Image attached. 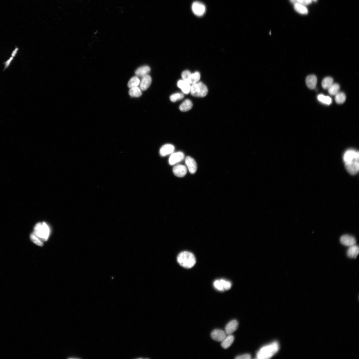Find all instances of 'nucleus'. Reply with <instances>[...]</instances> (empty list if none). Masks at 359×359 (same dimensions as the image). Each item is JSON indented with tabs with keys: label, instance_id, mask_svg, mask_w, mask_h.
<instances>
[{
	"label": "nucleus",
	"instance_id": "1",
	"mask_svg": "<svg viewBox=\"0 0 359 359\" xmlns=\"http://www.w3.org/2000/svg\"><path fill=\"white\" fill-rule=\"evenodd\" d=\"M279 345L277 342H274L262 347L257 352V358L268 359L272 357L279 349Z\"/></svg>",
	"mask_w": 359,
	"mask_h": 359
},
{
	"label": "nucleus",
	"instance_id": "2",
	"mask_svg": "<svg viewBox=\"0 0 359 359\" xmlns=\"http://www.w3.org/2000/svg\"><path fill=\"white\" fill-rule=\"evenodd\" d=\"M177 260L180 265L186 268H191L196 263V259L194 255L187 251L180 253L177 256Z\"/></svg>",
	"mask_w": 359,
	"mask_h": 359
},
{
	"label": "nucleus",
	"instance_id": "3",
	"mask_svg": "<svg viewBox=\"0 0 359 359\" xmlns=\"http://www.w3.org/2000/svg\"><path fill=\"white\" fill-rule=\"evenodd\" d=\"M33 233L42 241H47L50 236V229L47 224L39 223L35 225Z\"/></svg>",
	"mask_w": 359,
	"mask_h": 359
},
{
	"label": "nucleus",
	"instance_id": "4",
	"mask_svg": "<svg viewBox=\"0 0 359 359\" xmlns=\"http://www.w3.org/2000/svg\"><path fill=\"white\" fill-rule=\"evenodd\" d=\"M191 95L197 97H204L208 93V87L203 83L198 82L191 86L190 92Z\"/></svg>",
	"mask_w": 359,
	"mask_h": 359
},
{
	"label": "nucleus",
	"instance_id": "5",
	"mask_svg": "<svg viewBox=\"0 0 359 359\" xmlns=\"http://www.w3.org/2000/svg\"><path fill=\"white\" fill-rule=\"evenodd\" d=\"M183 80H184L190 84H193L199 82L201 78L200 73L196 72L192 73L188 70L183 71L181 75Z\"/></svg>",
	"mask_w": 359,
	"mask_h": 359
},
{
	"label": "nucleus",
	"instance_id": "6",
	"mask_svg": "<svg viewBox=\"0 0 359 359\" xmlns=\"http://www.w3.org/2000/svg\"><path fill=\"white\" fill-rule=\"evenodd\" d=\"M359 153L358 151L350 149L345 153L343 156L344 163L352 162L353 160L359 161Z\"/></svg>",
	"mask_w": 359,
	"mask_h": 359
},
{
	"label": "nucleus",
	"instance_id": "7",
	"mask_svg": "<svg viewBox=\"0 0 359 359\" xmlns=\"http://www.w3.org/2000/svg\"><path fill=\"white\" fill-rule=\"evenodd\" d=\"M214 286L216 289L219 291L228 290L231 288L232 283L224 279L217 280L214 283Z\"/></svg>",
	"mask_w": 359,
	"mask_h": 359
},
{
	"label": "nucleus",
	"instance_id": "8",
	"mask_svg": "<svg viewBox=\"0 0 359 359\" xmlns=\"http://www.w3.org/2000/svg\"><path fill=\"white\" fill-rule=\"evenodd\" d=\"M192 10L197 16H203L206 11V7L203 4L198 2L193 3L192 5Z\"/></svg>",
	"mask_w": 359,
	"mask_h": 359
},
{
	"label": "nucleus",
	"instance_id": "9",
	"mask_svg": "<svg viewBox=\"0 0 359 359\" xmlns=\"http://www.w3.org/2000/svg\"><path fill=\"white\" fill-rule=\"evenodd\" d=\"M345 166L347 171L352 175H355L359 171V161L353 160L350 162L345 163Z\"/></svg>",
	"mask_w": 359,
	"mask_h": 359
},
{
	"label": "nucleus",
	"instance_id": "10",
	"mask_svg": "<svg viewBox=\"0 0 359 359\" xmlns=\"http://www.w3.org/2000/svg\"><path fill=\"white\" fill-rule=\"evenodd\" d=\"M184 158L185 155L181 152L173 153L169 158V163L172 165L181 162Z\"/></svg>",
	"mask_w": 359,
	"mask_h": 359
},
{
	"label": "nucleus",
	"instance_id": "11",
	"mask_svg": "<svg viewBox=\"0 0 359 359\" xmlns=\"http://www.w3.org/2000/svg\"><path fill=\"white\" fill-rule=\"evenodd\" d=\"M224 331L219 329H216L211 332V336L215 341L221 342L223 341L227 337Z\"/></svg>",
	"mask_w": 359,
	"mask_h": 359
},
{
	"label": "nucleus",
	"instance_id": "12",
	"mask_svg": "<svg viewBox=\"0 0 359 359\" xmlns=\"http://www.w3.org/2000/svg\"><path fill=\"white\" fill-rule=\"evenodd\" d=\"M340 242L344 246H350L356 245V241L354 237L349 235H344L340 238Z\"/></svg>",
	"mask_w": 359,
	"mask_h": 359
},
{
	"label": "nucleus",
	"instance_id": "13",
	"mask_svg": "<svg viewBox=\"0 0 359 359\" xmlns=\"http://www.w3.org/2000/svg\"><path fill=\"white\" fill-rule=\"evenodd\" d=\"M186 164L191 173L194 174L197 169V164L195 161L190 156H187L185 159Z\"/></svg>",
	"mask_w": 359,
	"mask_h": 359
},
{
	"label": "nucleus",
	"instance_id": "14",
	"mask_svg": "<svg viewBox=\"0 0 359 359\" xmlns=\"http://www.w3.org/2000/svg\"><path fill=\"white\" fill-rule=\"evenodd\" d=\"M173 172L175 175L179 177L184 176L187 173V169L185 166L178 165L173 168Z\"/></svg>",
	"mask_w": 359,
	"mask_h": 359
},
{
	"label": "nucleus",
	"instance_id": "15",
	"mask_svg": "<svg viewBox=\"0 0 359 359\" xmlns=\"http://www.w3.org/2000/svg\"><path fill=\"white\" fill-rule=\"evenodd\" d=\"M238 327V323L236 320H233L228 323L225 328V333L228 335H231L236 331Z\"/></svg>",
	"mask_w": 359,
	"mask_h": 359
},
{
	"label": "nucleus",
	"instance_id": "16",
	"mask_svg": "<svg viewBox=\"0 0 359 359\" xmlns=\"http://www.w3.org/2000/svg\"><path fill=\"white\" fill-rule=\"evenodd\" d=\"M151 82L152 79L150 75H147L142 77L140 83V88L142 91L146 90L150 86Z\"/></svg>",
	"mask_w": 359,
	"mask_h": 359
},
{
	"label": "nucleus",
	"instance_id": "17",
	"mask_svg": "<svg viewBox=\"0 0 359 359\" xmlns=\"http://www.w3.org/2000/svg\"><path fill=\"white\" fill-rule=\"evenodd\" d=\"M175 147L171 144H166L163 146L160 149V153L162 156H166L174 152Z\"/></svg>",
	"mask_w": 359,
	"mask_h": 359
},
{
	"label": "nucleus",
	"instance_id": "18",
	"mask_svg": "<svg viewBox=\"0 0 359 359\" xmlns=\"http://www.w3.org/2000/svg\"><path fill=\"white\" fill-rule=\"evenodd\" d=\"M178 87L184 93L186 94L190 92L191 86L189 83L184 80H179L177 84Z\"/></svg>",
	"mask_w": 359,
	"mask_h": 359
},
{
	"label": "nucleus",
	"instance_id": "19",
	"mask_svg": "<svg viewBox=\"0 0 359 359\" xmlns=\"http://www.w3.org/2000/svg\"><path fill=\"white\" fill-rule=\"evenodd\" d=\"M317 78L316 76L314 75L308 76L306 78V84L307 86L310 89H314L315 88L317 84Z\"/></svg>",
	"mask_w": 359,
	"mask_h": 359
},
{
	"label": "nucleus",
	"instance_id": "20",
	"mask_svg": "<svg viewBox=\"0 0 359 359\" xmlns=\"http://www.w3.org/2000/svg\"><path fill=\"white\" fill-rule=\"evenodd\" d=\"M150 71V68L148 66L145 65L138 68L136 70L135 73L137 76L143 77L148 75Z\"/></svg>",
	"mask_w": 359,
	"mask_h": 359
},
{
	"label": "nucleus",
	"instance_id": "21",
	"mask_svg": "<svg viewBox=\"0 0 359 359\" xmlns=\"http://www.w3.org/2000/svg\"><path fill=\"white\" fill-rule=\"evenodd\" d=\"M359 247L356 245L349 246L347 251L348 256L351 258L355 259L359 254Z\"/></svg>",
	"mask_w": 359,
	"mask_h": 359
},
{
	"label": "nucleus",
	"instance_id": "22",
	"mask_svg": "<svg viewBox=\"0 0 359 359\" xmlns=\"http://www.w3.org/2000/svg\"><path fill=\"white\" fill-rule=\"evenodd\" d=\"M193 105L191 101L187 99L180 106L179 109L182 112H187L192 108Z\"/></svg>",
	"mask_w": 359,
	"mask_h": 359
},
{
	"label": "nucleus",
	"instance_id": "23",
	"mask_svg": "<svg viewBox=\"0 0 359 359\" xmlns=\"http://www.w3.org/2000/svg\"><path fill=\"white\" fill-rule=\"evenodd\" d=\"M234 340L233 336L229 335L226 337L222 341L221 346L224 349H227L231 346L233 343Z\"/></svg>",
	"mask_w": 359,
	"mask_h": 359
},
{
	"label": "nucleus",
	"instance_id": "24",
	"mask_svg": "<svg viewBox=\"0 0 359 359\" xmlns=\"http://www.w3.org/2000/svg\"><path fill=\"white\" fill-rule=\"evenodd\" d=\"M294 8L296 11L301 14L306 15L308 13L307 8L303 4L300 3H295Z\"/></svg>",
	"mask_w": 359,
	"mask_h": 359
},
{
	"label": "nucleus",
	"instance_id": "25",
	"mask_svg": "<svg viewBox=\"0 0 359 359\" xmlns=\"http://www.w3.org/2000/svg\"><path fill=\"white\" fill-rule=\"evenodd\" d=\"M141 89L138 86L132 87L129 91V94L133 97H139L142 94Z\"/></svg>",
	"mask_w": 359,
	"mask_h": 359
},
{
	"label": "nucleus",
	"instance_id": "26",
	"mask_svg": "<svg viewBox=\"0 0 359 359\" xmlns=\"http://www.w3.org/2000/svg\"><path fill=\"white\" fill-rule=\"evenodd\" d=\"M334 80L332 78L326 77L322 81L321 86L325 89H328L329 87L333 84Z\"/></svg>",
	"mask_w": 359,
	"mask_h": 359
},
{
	"label": "nucleus",
	"instance_id": "27",
	"mask_svg": "<svg viewBox=\"0 0 359 359\" xmlns=\"http://www.w3.org/2000/svg\"><path fill=\"white\" fill-rule=\"evenodd\" d=\"M340 90L339 85L338 84H333L328 88L329 94L331 95H335L339 92Z\"/></svg>",
	"mask_w": 359,
	"mask_h": 359
},
{
	"label": "nucleus",
	"instance_id": "28",
	"mask_svg": "<svg viewBox=\"0 0 359 359\" xmlns=\"http://www.w3.org/2000/svg\"><path fill=\"white\" fill-rule=\"evenodd\" d=\"M140 83V81L137 77H133L129 81L128 86L130 88L133 87L138 86Z\"/></svg>",
	"mask_w": 359,
	"mask_h": 359
},
{
	"label": "nucleus",
	"instance_id": "29",
	"mask_svg": "<svg viewBox=\"0 0 359 359\" xmlns=\"http://www.w3.org/2000/svg\"><path fill=\"white\" fill-rule=\"evenodd\" d=\"M317 99L320 102L329 105L332 102V100L329 96L322 94L319 95Z\"/></svg>",
	"mask_w": 359,
	"mask_h": 359
},
{
	"label": "nucleus",
	"instance_id": "30",
	"mask_svg": "<svg viewBox=\"0 0 359 359\" xmlns=\"http://www.w3.org/2000/svg\"><path fill=\"white\" fill-rule=\"evenodd\" d=\"M30 238L31 241L35 245L40 246H43V243L42 241L33 233L30 234Z\"/></svg>",
	"mask_w": 359,
	"mask_h": 359
},
{
	"label": "nucleus",
	"instance_id": "31",
	"mask_svg": "<svg viewBox=\"0 0 359 359\" xmlns=\"http://www.w3.org/2000/svg\"><path fill=\"white\" fill-rule=\"evenodd\" d=\"M335 96V102L338 104H342L346 101V95L343 92H339Z\"/></svg>",
	"mask_w": 359,
	"mask_h": 359
},
{
	"label": "nucleus",
	"instance_id": "32",
	"mask_svg": "<svg viewBox=\"0 0 359 359\" xmlns=\"http://www.w3.org/2000/svg\"><path fill=\"white\" fill-rule=\"evenodd\" d=\"M184 97L183 94L180 93H176L172 94L170 96V100L171 102H175L177 100L182 99Z\"/></svg>",
	"mask_w": 359,
	"mask_h": 359
},
{
	"label": "nucleus",
	"instance_id": "33",
	"mask_svg": "<svg viewBox=\"0 0 359 359\" xmlns=\"http://www.w3.org/2000/svg\"><path fill=\"white\" fill-rule=\"evenodd\" d=\"M293 3H299L305 5H308L311 3L312 0H291Z\"/></svg>",
	"mask_w": 359,
	"mask_h": 359
},
{
	"label": "nucleus",
	"instance_id": "34",
	"mask_svg": "<svg viewBox=\"0 0 359 359\" xmlns=\"http://www.w3.org/2000/svg\"><path fill=\"white\" fill-rule=\"evenodd\" d=\"M13 59V57H11L10 58H9L7 61L4 63V67L3 71L6 70V69L7 68L9 67V66H10V64L11 62L12 61Z\"/></svg>",
	"mask_w": 359,
	"mask_h": 359
},
{
	"label": "nucleus",
	"instance_id": "35",
	"mask_svg": "<svg viewBox=\"0 0 359 359\" xmlns=\"http://www.w3.org/2000/svg\"><path fill=\"white\" fill-rule=\"evenodd\" d=\"M251 357L250 354H248L237 356L236 357V359H251Z\"/></svg>",
	"mask_w": 359,
	"mask_h": 359
},
{
	"label": "nucleus",
	"instance_id": "36",
	"mask_svg": "<svg viewBox=\"0 0 359 359\" xmlns=\"http://www.w3.org/2000/svg\"><path fill=\"white\" fill-rule=\"evenodd\" d=\"M18 50H19V49H18V48H16L13 51L11 54V57L13 58L15 57L17 54Z\"/></svg>",
	"mask_w": 359,
	"mask_h": 359
},
{
	"label": "nucleus",
	"instance_id": "37",
	"mask_svg": "<svg viewBox=\"0 0 359 359\" xmlns=\"http://www.w3.org/2000/svg\"><path fill=\"white\" fill-rule=\"evenodd\" d=\"M312 1H317V0H312Z\"/></svg>",
	"mask_w": 359,
	"mask_h": 359
}]
</instances>
